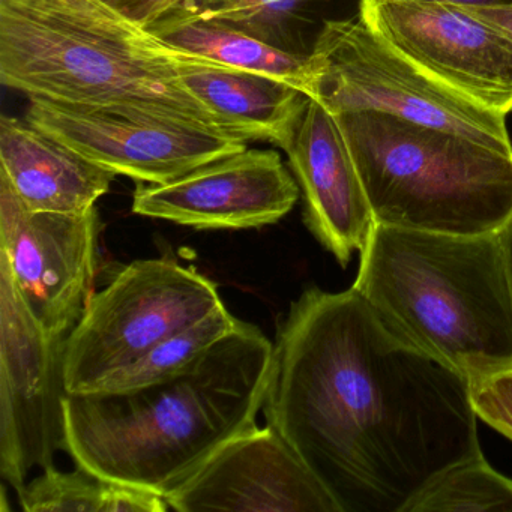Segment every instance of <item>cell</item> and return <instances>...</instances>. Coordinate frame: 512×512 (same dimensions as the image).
I'll list each match as a JSON object with an SVG mask.
<instances>
[{"label":"cell","mask_w":512,"mask_h":512,"mask_svg":"<svg viewBox=\"0 0 512 512\" xmlns=\"http://www.w3.org/2000/svg\"><path fill=\"white\" fill-rule=\"evenodd\" d=\"M262 410L341 512H404L482 452L472 382L397 334L353 287L311 286L292 302Z\"/></svg>","instance_id":"cell-1"},{"label":"cell","mask_w":512,"mask_h":512,"mask_svg":"<svg viewBox=\"0 0 512 512\" xmlns=\"http://www.w3.org/2000/svg\"><path fill=\"white\" fill-rule=\"evenodd\" d=\"M274 343L239 320L190 370L142 388L68 394L67 452L79 466L166 499L256 427Z\"/></svg>","instance_id":"cell-2"},{"label":"cell","mask_w":512,"mask_h":512,"mask_svg":"<svg viewBox=\"0 0 512 512\" xmlns=\"http://www.w3.org/2000/svg\"><path fill=\"white\" fill-rule=\"evenodd\" d=\"M193 56L103 0H0V82L28 98L151 113L229 134L182 83L179 67Z\"/></svg>","instance_id":"cell-3"},{"label":"cell","mask_w":512,"mask_h":512,"mask_svg":"<svg viewBox=\"0 0 512 512\" xmlns=\"http://www.w3.org/2000/svg\"><path fill=\"white\" fill-rule=\"evenodd\" d=\"M353 289L401 337L476 383L512 367V301L497 233L377 224Z\"/></svg>","instance_id":"cell-4"},{"label":"cell","mask_w":512,"mask_h":512,"mask_svg":"<svg viewBox=\"0 0 512 512\" xmlns=\"http://www.w3.org/2000/svg\"><path fill=\"white\" fill-rule=\"evenodd\" d=\"M379 226L493 235L512 217V151L385 113H335Z\"/></svg>","instance_id":"cell-5"},{"label":"cell","mask_w":512,"mask_h":512,"mask_svg":"<svg viewBox=\"0 0 512 512\" xmlns=\"http://www.w3.org/2000/svg\"><path fill=\"white\" fill-rule=\"evenodd\" d=\"M310 58L314 100L332 115L371 110L512 151L505 115L425 73L359 16L325 22Z\"/></svg>","instance_id":"cell-6"},{"label":"cell","mask_w":512,"mask_h":512,"mask_svg":"<svg viewBox=\"0 0 512 512\" xmlns=\"http://www.w3.org/2000/svg\"><path fill=\"white\" fill-rule=\"evenodd\" d=\"M217 286L172 259L136 260L94 292L65 344L68 394L94 391L221 307Z\"/></svg>","instance_id":"cell-7"},{"label":"cell","mask_w":512,"mask_h":512,"mask_svg":"<svg viewBox=\"0 0 512 512\" xmlns=\"http://www.w3.org/2000/svg\"><path fill=\"white\" fill-rule=\"evenodd\" d=\"M67 337L35 320L0 259V476L16 493L67 452Z\"/></svg>","instance_id":"cell-8"},{"label":"cell","mask_w":512,"mask_h":512,"mask_svg":"<svg viewBox=\"0 0 512 512\" xmlns=\"http://www.w3.org/2000/svg\"><path fill=\"white\" fill-rule=\"evenodd\" d=\"M26 121L92 163L145 184H164L247 148L245 140L151 113L29 98Z\"/></svg>","instance_id":"cell-9"},{"label":"cell","mask_w":512,"mask_h":512,"mask_svg":"<svg viewBox=\"0 0 512 512\" xmlns=\"http://www.w3.org/2000/svg\"><path fill=\"white\" fill-rule=\"evenodd\" d=\"M100 214L29 211L0 176V259L29 313L53 334L82 319L98 269Z\"/></svg>","instance_id":"cell-10"},{"label":"cell","mask_w":512,"mask_h":512,"mask_svg":"<svg viewBox=\"0 0 512 512\" xmlns=\"http://www.w3.org/2000/svg\"><path fill=\"white\" fill-rule=\"evenodd\" d=\"M359 17L392 49L494 112H512V40L458 5L359 0Z\"/></svg>","instance_id":"cell-11"},{"label":"cell","mask_w":512,"mask_h":512,"mask_svg":"<svg viewBox=\"0 0 512 512\" xmlns=\"http://www.w3.org/2000/svg\"><path fill=\"white\" fill-rule=\"evenodd\" d=\"M299 194L280 152L245 148L164 184L139 182L133 212L199 230L259 229L290 214Z\"/></svg>","instance_id":"cell-12"},{"label":"cell","mask_w":512,"mask_h":512,"mask_svg":"<svg viewBox=\"0 0 512 512\" xmlns=\"http://www.w3.org/2000/svg\"><path fill=\"white\" fill-rule=\"evenodd\" d=\"M166 502L178 512H341L328 488L271 425H256L230 440Z\"/></svg>","instance_id":"cell-13"},{"label":"cell","mask_w":512,"mask_h":512,"mask_svg":"<svg viewBox=\"0 0 512 512\" xmlns=\"http://www.w3.org/2000/svg\"><path fill=\"white\" fill-rule=\"evenodd\" d=\"M286 154L308 230L344 268L377 224L343 131L319 101L308 100Z\"/></svg>","instance_id":"cell-14"},{"label":"cell","mask_w":512,"mask_h":512,"mask_svg":"<svg viewBox=\"0 0 512 512\" xmlns=\"http://www.w3.org/2000/svg\"><path fill=\"white\" fill-rule=\"evenodd\" d=\"M0 176L34 212L82 214L109 193L115 173L13 116L0 118Z\"/></svg>","instance_id":"cell-15"},{"label":"cell","mask_w":512,"mask_h":512,"mask_svg":"<svg viewBox=\"0 0 512 512\" xmlns=\"http://www.w3.org/2000/svg\"><path fill=\"white\" fill-rule=\"evenodd\" d=\"M182 83L221 127L245 142L286 151L310 98L299 89L251 71L193 56L179 67Z\"/></svg>","instance_id":"cell-16"},{"label":"cell","mask_w":512,"mask_h":512,"mask_svg":"<svg viewBox=\"0 0 512 512\" xmlns=\"http://www.w3.org/2000/svg\"><path fill=\"white\" fill-rule=\"evenodd\" d=\"M169 46L209 61L262 74L316 98V74L310 53H292L263 43L241 29L205 16L193 0L178 7L149 28Z\"/></svg>","instance_id":"cell-17"},{"label":"cell","mask_w":512,"mask_h":512,"mask_svg":"<svg viewBox=\"0 0 512 512\" xmlns=\"http://www.w3.org/2000/svg\"><path fill=\"white\" fill-rule=\"evenodd\" d=\"M17 499L26 512L170 511L160 494L109 481L79 464L70 472L41 470L17 491Z\"/></svg>","instance_id":"cell-18"},{"label":"cell","mask_w":512,"mask_h":512,"mask_svg":"<svg viewBox=\"0 0 512 512\" xmlns=\"http://www.w3.org/2000/svg\"><path fill=\"white\" fill-rule=\"evenodd\" d=\"M238 323L239 319L221 305L199 322L161 341L130 367L107 377L94 391H127L172 379L190 370L218 341L235 331Z\"/></svg>","instance_id":"cell-19"},{"label":"cell","mask_w":512,"mask_h":512,"mask_svg":"<svg viewBox=\"0 0 512 512\" xmlns=\"http://www.w3.org/2000/svg\"><path fill=\"white\" fill-rule=\"evenodd\" d=\"M512 512V479L484 455L460 461L430 482L404 512Z\"/></svg>","instance_id":"cell-20"},{"label":"cell","mask_w":512,"mask_h":512,"mask_svg":"<svg viewBox=\"0 0 512 512\" xmlns=\"http://www.w3.org/2000/svg\"><path fill=\"white\" fill-rule=\"evenodd\" d=\"M205 16L229 23L245 34L292 53L307 16L326 0H193Z\"/></svg>","instance_id":"cell-21"},{"label":"cell","mask_w":512,"mask_h":512,"mask_svg":"<svg viewBox=\"0 0 512 512\" xmlns=\"http://www.w3.org/2000/svg\"><path fill=\"white\" fill-rule=\"evenodd\" d=\"M476 415L512 440V367L472 385Z\"/></svg>","instance_id":"cell-22"},{"label":"cell","mask_w":512,"mask_h":512,"mask_svg":"<svg viewBox=\"0 0 512 512\" xmlns=\"http://www.w3.org/2000/svg\"><path fill=\"white\" fill-rule=\"evenodd\" d=\"M113 10L127 17L142 28L149 29L169 11L178 7L182 0H103Z\"/></svg>","instance_id":"cell-23"},{"label":"cell","mask_w":512,"mask_h":512,"mask_svg":"<svg viewBox=\"0 0 512 512\" xmlns=\"http://www.w3.org/2000/svg\"><path fill=\"white\" fill-rule=\"evenodd\" d=\"M482 22L499 29L512 40V7H463Z\"/></svg>","instance_id":"cell-24"},{"label":"cell","mask_w":512,"mask_h":512,"mask_svg":"<svg viewBox=\"0 0 512 512\" xmlns=\"http://www.w3.org/2000/svg\"><path fill=\"white\" fill-rule=\"evenodd\" d=\"M500 248H502L503 263H505L506 278H508L509 293L512 301V217L508 223L497 232Z\"/></svg>","instance_id":"cell-25"},{"label":"cell","mask_w":512,"mask_h":512,"mask_svg":"<svg viewBox=\"0 0 512 512\" xmlns=\"http://www.w3.org/2000/svg\"><path fill=\"white\" fill-rule=\"evenodd\" d=\"M458 7H512V0H434Z\"/></svg>","instance_id":"cell-26"}]
</instances>
